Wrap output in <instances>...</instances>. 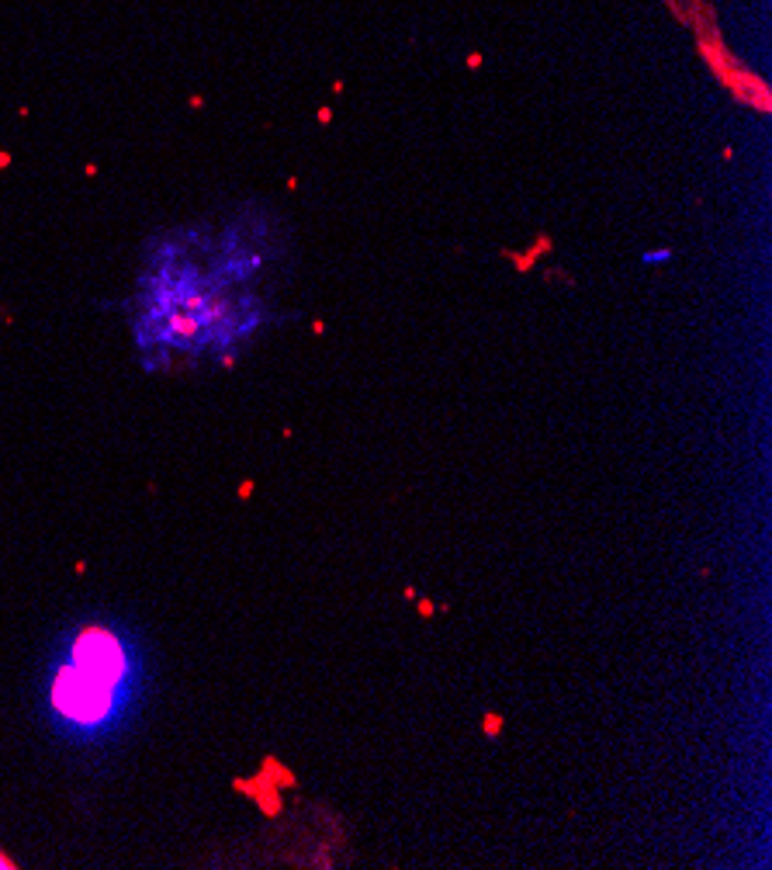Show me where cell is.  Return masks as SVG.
I'll return each instance as SVG.
<instances>
[{"label":"cell","mask_w":772,"mask_h":870,"mask_svg":"<svg viewBox=\"0 0 772 870\" xmlns=\"http://www.w3.org/2000/svg\"><path fill=\"white\" fill-rule=\"evenodd\" d=\"M69 662L80 666L83 673L97 677L108 687H122V679L129 677V659H125V648L122 642L108 631V628H87L76 635L73 652H69Z\"/></svg>","instance_id":"7a4b0ae2"},{"label":"cell","mask_w":772,"mask_h":870,"mask_svg":"<svg viewBox=\"0 0 772 870\" xmlns=\"http://www.w3.org/2000/svg\"><path fill=\"white\" fill-rule=\"evenodd\" d=\"M52 708L59 711L66 721L100 725L115 711V687H108L97 677L83 673L80 666L66 662L63 670L56 673V683H52Z\"/></svg>","instance_id":"6da1fadb"},{"label":"cell","mask_w":772,"mask_h":870,"mask_svg":"<svg viewBox=\"0 0 772 870\" xmlns=\"http://www.w3.org/2000/svg\"><path fill=\"white\" fill-rule=\"evenodd\" d=\"M11 867H14V864H11V857H4V853H0V870H11Z\"/></svg>","instance_id":"277c9868"},{"label":"cell","mask_w":772,"mask_h":870,"mask_svg":"<svg viewBox=\"0 0 772 870\" xmlns=\"http://www.w3.org/2000/svg\"><path fill=\"white\" fill-rule=\"evenodd\" d=\"M665 257H669L665 250H655V254H647V257H644V264H658V260H665Z\"/></svg>","instance_id":"3957f363"}]
</instances>
